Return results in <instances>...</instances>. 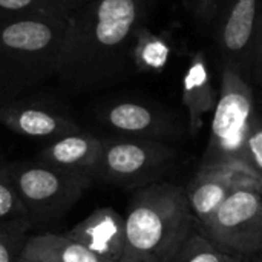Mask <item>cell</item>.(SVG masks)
I'll use <instances>...</instances> for the list:
<instances>
[{"instance_id":"11","label":"cell","mask_w":262,"mask_h":262,"mask_svg":"<svg viewBox=\"0 0 262 262\" xmlns=\"http://www.w3.org/2000/svg\"><path fill=\"white\" fill-rule=\"evenodd\" d=\"M66 235L100 258L120 262L124 250V216L112 207H101Z\"/></svg>"},{"instance_id":"14","label":"cell","mask_w":262,"mask_h":262,"mask_svg":"<svg viewBox=\"0 0 262 262\" xmlns=\"http://www.w3.org/2000/svg\"><path fill=\"white\" fill-rule=\"evenodd\" d=\"M20 256L40 262H112L100 258L64 235L40 233L26 238Z\"/></svg>"},{"instance_id":"25","label":"cell","mask_w":262,"mask_h":262,"mask_svg":"<svg viewBox=\"0 0 262 262\" xmlns=\"http://www.w3.org/2000/svg\"><path fill=\"white\" fill-rule=\"evenodd\" d=\"M15 262H40V261H32V259H28V258H23V256H18V259Z\"/></svg>"},{"instance_id":"16","label":"cell","mask_w":262,"mask_h":262,"mask_svg":"<svg viewBox=\"0 0 262 262\" xmlns=\"http://www.w3.org/2000/svg\"><path fill=\"white\" fill-rule=\"evenodd\" d=\"M167 262H244V259L220 250L203 233L193 229L180 250Z\"/></svg>"},{"instance_id":"2","label":"cell","mask_w":262,"mask_h":262,"mask_svg":"<svg viewBox=\"0 0 262 262\" xmlns=\"http://www.w3.org/2000/svg\"><path fill=\"white\" fill-rule=\"evenodd\" d=\"M193 229L184 187L158 181L143 186L134 192L126 209L120 262H167Z\"/></svg>"},{"instance_id":"27","label":"cell","mask_w":262,"mask_h":262,"mask_svg":"<svg viewBox=\"0 0 262 262\" xmlns=\"http://www.w3.org/2000/svg\"><path fill=\"white\" fill-rule=\"evenodd\" d=\"M88 2H89V0H80V6L84 5V3H88ZM80 6H78V8H80Z\"/></svg>"},{"instance_id":"23","label":"cell","mask_w":262,"mask_h":262,"mask_svg":"<svg viewBox=\"0 0 262 262\" xmlns=\"http://www.w3.org/2000/svg\"><path fill=\"white\" fill-rule=\"evenodd\" d=\"M252 86H253V91H255V97H256V101L258 104L262 107V64L253 71L252 74Z\"/></svg>"},{"instance_id":"1","label":"cell","mask_w":262,"mask_h":262,"mask_svg":"<svg viewBox=\"0 0 262 262\" xmlns=\"http://www.w3.org/2000/svg\"><path fill=\"white\" fill-rule=\"evenodd\" d=\"M149 0H89L68 17L55 77L72 92L107 86L138 69Z\"/></svg>"},{"instance_id":"10","label":"cell","mask_w":262,"mask_h":262,"mask_svg":"<svg viewBox=\"0 0 262 262\" xmlns=\"http://www.w3.org/2000/svg\"><path fill=\"white\" fill-rule=\"evenodd\" d=\"M101 123L121 137L163 141L173 137L178 126L164 109L135 100L106 104L98 114Z\"/></svg>"},{"instance_id":"21","label":"cell","mask_w":262,"mask_h":262,"mask_svg":"<svg viewBox=\"0 0 262 262\" xmlns=\"http://www.w3.org/2000/svg\"><path fill=\"white\" fill-rule=\"evenodd\" d=\"M186 11L201 25L204 29H212L221 0H181Z\"/></svg>"},{"instance_id":"4","label":"cell","mask_w":262,"mask_h":262,"mask_svg":"<svg viewBox=\"0 0 262 262\" xmlns=\"http://www.w3.org/2000/svg\"><path fill=\"white\" fill-rule=\"evenodd\" d=\"M256 109L258 103L250 80L236 69L223 66L201 169L229 173L241 170L243 149Z\"/></svg>"},{"instance_id":"7","label":"cell","mask_w":262,"mask_h":262,"mask_svg":"<svg viewBox=\"0 0 262 262\" xmlns=\"http://www.w3.org/2000/svg\"><path fill=\"white\" fill-rule=\"evenodd\" d=\"M220 250L247 259L262 247V192L238 186L198 230Z\"/></svg>"},{"instance_id":"12","label":"cell","mask_w":262,"mask_h":262,"mask_svg":"<svg viewBox=\"0 0 262 262\" xmlns=\"http://www.w3.org/2000/svg\"><path fill=\"white\" fill-rule=\"evenodd\" d=\"M101 138L80 130L49 141L41 149L38 161L94 180L101 158Z\"/></svg>"},{"instance_id":"19","label":"cell","mask_w":262,"mask_h":262,"mask_svg":"<svg viewBox=\"0 0 262 262\" xmlns=\"http://www.w3.org/2000/svg\"><path fill=\"white\" fill-rule=\"evenodd\" d=\"M241 172L253 175V178H256L262 186V107L259 104L244 143Z\"/></svg>"},{"instance_id":"17","label":"cell","mask_w":262,"mask_h":262,"mask_svg":"<svg viewBox=\"0 0 262 262\" xmlns=\"http://www.w3.org/2000/svg\"><path fill=\"white\" fill-rule=\"evenodd\" d=\"M31 213L0 166V226L26 229Z\"/></svg>"},{"instance_id":"15","label":"cell","mask_w":262,"mask_h":262,"mask_svg":"<svg viewBox=\"0 0 262 262\" xmlns=\"http://www.w3.org/2000/svg\"><path fill=\"white\" fill-rule=\"evenodd\" d=\"M216 98L212 88L210 78L201 63V66H193L186 78L184 86V104L189 111V127L195 134L203 126V118L207 112L213 111Z\"/></svg>"},{"instance_id":"26","label":"cell","mask_w":262,"mask_h":262,"mask_svg":"<svg viewBox=\"0 0 262 262\" xmlns=\"http://www.w3.org/2000/svg\"><path fill=\"white\" fill-rule=\"evenodd\" d=\"M157 2H158V0H149V3H150V8H152V6H154V5H155Z\"/></svg>"},{"instance_id":"20","label":"cell","mask_w":262,"mask_h":262,"mask_svg":"<svg viewBox=\"0 0 262 262\" xmlns=\"http://www.w3.org/2000/svg\"><path fill=\"white\" fill-rule=\"evenodd\" d=\"M25 230L21 227L0 226V262H15L25 246Z\"/></svg>"},{"instance_id":"28","label":"cell","mask_w":262,"mask_h":262,"mask_svg":"<svg viewBox=\"0 0 262 262\" xmlns=\"http://www.w3.org/2000/svg\"><path fill=\"white\" fill-rule=\"evenodd\" d=\"M2 158H3V155H2V147H0V166H2Z\"/></svg>"},{"instance_id":"13","label":"cell","mask_w":262,"mask_h":262,"mask_svg":"<svg viewBox=\"0 0 262 262\" xmlns=\"http://www.w3.org/2000/svg\"><path fill=\"white\" fill-rule=\"evenodd\" d=\"M236 186L230 181V173L223 170L201 169L198 177L186 189L189 207L195 221V229L203 230L227 196Z\"/></svg>"},{"instance_id":"8","label":"cell","mask_w":262,"mask_h":262,"mask_svg":"<svg viewBox=\"0 0 262 262\" xmlns=\"http://www.w3.org/2000/svg\"><path fill=\"white\" fill-rule=\"evenodd\" d=\"M262 0H224L212 26L221 64L252 80ZM252 83V81H250Z\"/></svg>"},{"instance_id":"30","label":"cell","mask_w":262,"mask_h":262,"mask_svg":"<svg viewBox=\"0 0 262 262\" xmlns=\"http://www.w3.org/2000/svg\"><path fill=\"white\" fill-rule=\"evenodd\" d=\"M244 262H246V261H244Z\"/></svg>"},{"instance_id":"18","label":"cell","mask_w":262,"mask_h":262,"mask_svg":"<svg viewBox=\"0 0 262 262\" xmlns=\"http://www.w3.org/2000/svg\"><path fill=\"white\" fill-rule=\"evenodd\" d=\"M45 14L66 12L57 0H0V25Z\"/></svg>"},{"instance_id":"5","label":"cell","mask_w":262,"mask_h":262,"mask_svg":"<svg viewBox=\"0 0 262 262\" xmlns=\"http://www.w3.org/2000/svg\"><path fill=\"white\" fill-rule=\"evenodd\" d=\"M31 216H55L69 210L92 184V178L41 161L2 164Z\"/></svg>"},{"instance_id":"29","label":"cell","mask_w":262,"mask_h":262,"mask_svg":"<svg viewBox=\"0 0 262 262\" xmlns=\"http://www.w3.org/2000/svg\"><path fill=\"white\" fill-rule=\"evenodd\" d=\"M223 3H224V0H221V5H220V9H221V6H223ZM220 12V11H218Z\"/></svg>"},{"instance_id":"24","label":"cell","mask_w":262,"mask_h":262,"mask_svg":"<svg viewBox=\"0 0 262 262\" xmlns=\"http://www.w3.org/2000/svg\"><path fill=\"white\" fill-rule=\"evenodd\" d=\"M246 262H262V247L252 256H249L247 259H244Z\"/></svg>"},{"instance_id":"22","label":"cell","mask_w":262,"mask_h":262,"mask_svg":"<svg viewBox=\"0 0 262 262\" xmlns=\"http://www.w3.org/2000/svg\"><path fill=\"white\" fill-rule=\"evenodd\" d=\"M262 64V3L261 12H259V23H258V34H256V48H255V63L253 71L258 69ZM253 74V72H252Z\"/></svg>"},{"instance_id":"9","label":"cell","mask_w":262,"mask_h":262,"mask_svg":"<svg viewBox=\"0 0 262 262\" xmlns=\"http://www.w3.org/2000/svg\"><path fill=\"white\" fill-rule=\"evenodd\" d=\"M0 123L26 138L54 141L80 132V126L57 106L26 97L0 106Z\"/></svg>"},{"instance_id":"3","label":"cell","mask_w":262,"mask_h":262,"mask_svg":"<svg viewBox=\"0 0 262 262\" xmlns=\"http://www.w3.org/2000/svg\"><path fill=\"white\" fill-rule=\"evenodd\" d=\"M68 17L45 14L0 25V106L55 77Z\"/></svg>"},{"instance_id":"6","label":"cell","mask_w":262,"mask_h":262,"mask_svg":"<svg viewBox=\"0 0 262 262\" xmlns=\"http://www.w3.org/2000/svg\"><path fill=\"white\" fill-rule=\"evenodd\" d=\"M103 150L95 178L123 187L140 189L157 183L175 157V150L164 141L144 138H101Z\"/></svg>"}]
</instances>
